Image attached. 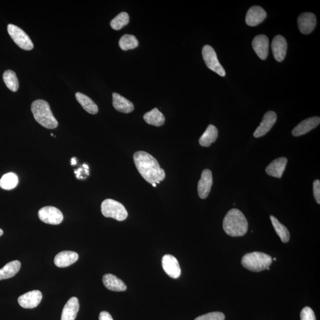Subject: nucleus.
<instances>
[{
    "label": "nucleus",
    "mask_w": 320,
    "mask_h": 320,
    "mask_svg": "<svg viewBox=\"0 0 320 320\" xmlns=\"http://www.w3.org/2000/svg\"><path fill=\"white\" fill-rule=\"evenodd\" d=\"M213 178L210 170L205 169L203 171L201 179L198 185V192L199 198L204 199L208 197L211 192Z\"/></svg>",
    "instance_id": "nucleus-11"
},
{
    "label": "nucleus",
    "mask_w": 320,
    "mask_h": 320,
    "mask_svg": "<svg viewBox=\"0 0 320 320\" xmlns=\"http://www.w3.org/2000/svg\"><path fill=\"white\" fill-rule=\"evenodd\" d=\"M267 17V13L260 6H253L247 12L246 23L250 26H256L262 23Z\"/></svg>",
    "instance_id": "nucleus-14"
},
{
    "label": "nucleus",
    "mask_w": 320,
    "mask_h": 320,
    "mask_svg": "<svg viewBox=\"0 0 320 320\" xmlns=\"http://www.w3.org/2000/svg\"><path fill=\"white\" fill-rule=\"evenodd\" d=\"M272 257L262 252L247 253L243 256L242 264L244 268L252 272H259L266 270L272 264Z\"/></svg>",
    "instance_id": "nucleus-4"
},
{
    "label": "nucleus",
    "mask_w": 320,
    "mask_h": 320,
    "mask_svg": "<svg viewBox=\"0 0 320 320\" xmlns=\"http://www.w3.org/2000/svg\"><path fill=\"white\" fill-rule=\"evenodd\" d=\"M195 320H225V315L221 312H213L198 317Z\"/></svg>",
    "instance_id": "nucleus-32"
},
{
    "label": "nucleus",
    "mask_w": 320,
    "mask_h": 320,
    "mask_svg": "<svg viewBox=\"0 0 320 320\" xmlns=\"http://www.w3.org/2000/svg\"><path fill=\"white\" fill-rule=\"evenodd\" d=\"M9 36L21 49L30 50L33 48V43L24 31L15 25L9 24L7 26Z\"/></svg>",
    "instance_id": "nucleus-6"
},
{
    "label": "nucleus",
    "mask_w": 320,
    "mask_h": 320,
    "mask_svg": "<svg viewBox=\"0 0 320 320\" xmlns=\"http://www.w3.org/2000/svg\"><path fill=\"white\" fill-rule=\"evenodd\" d=\"M18 177L14 173H8L4 174L0 180V188L4 190L13 189L18 185Z\"/></svg>",
    "instance_id": "nucleus-28"
},
{
    "label": "nucleus",
    "mask_w": 320,
    "mask_h": 320,
    "mask_svg": "<svg viewBox=\"0 0 320 320\" xmlns=\"http://www.w3.org/2000/svg\"><path fill=\"white\" fill-rule=\"evenodd\" d=\"M83 167L85 168V169H88V166H87V165L83 164Z\"/></svg>",
    "instance_id": "nucleus-38"
},
{
    "label": "nucleus",
    "mask_w": 320,
    "mask_h": 320,
    "mask_svg": "<svg viewBox=\"0 0 320 320\" xmlns=\"http://www.w3.org/2000/svg\"><path fill=\"white\" fill-rule=\"evenodd\" d=\"M101 213L106 218H112L117 221H122L127 218L128 214L121 203L107 199L101 205Z\"/></svg>",
    "instance_id": "nucleus-5"
},
{
    "label": "nucleus",
    "mask_w": 320,
    "mask_h": 320,
    "mask_svg": "<svg viewBox=\"0 0 320 320\" xmlns=\"http://www.w3.org/2000/svg\"><path fill=\"white\" fill-rule=\"evenodd\" d=\"M75 97L78 102L81 104L82 108L86 112L93 114V115L98 113L99 108H98L97 104L89 97L78 92V93H75Z\"/></svg>",
    "instance_id": "nucleus-25"
},
{
    "label": "nucleus",
    "mask_w": 320,
    "mask_h": 320,
    "mask_svg": "<svg viewBox=\"0 0 320 320\" xmlns=\"http://www.w3.org/2000/svg\"><path fill=\"white\" fill-rule=\"evenodd\" d=\"M162 266L164 271L173 279H177L181 274V269L175 257L172 255H166L162 259Z\"/></svg>",
    "instance_id": "nucleus-13"
},
{
    "label": "nucleus",
    "mask_w": 320,
    "mask_h": 320,
    "mask_svg": "<svg viewBox=\"0 0 320 320\" xmlns=\"http://www.w3.org/2000/svg\"><path fill=\"white\" fill-rule=\"evenodd\" d=\"M274 261H276V260H277V259L274 258Z\"/></svg>",
    "instance_id": "nucleus-41"
},
{
    "label": "nucleus",
    "mask_w": 320,
    "mask_h": 320,
    "mask_svg": "<svg viewBox=\"0 0 320 320\" xmlns=\"http://www.w3.org/2000/svg\"><path fill=\"white\" fill-rule=\"evenodd\" d=\"M34 118L40 125L47 129H55L58 122L53 115L50 106L47 101L43 100L34 101L31 105Z\"/></svg>",
    "instance_id": "nucleus-3"
},
{
    "label": "nucleus",
    "mask_w": 320,
    "mask_h": 320,
    "mask_svg": "<svg viewBox=\"0 0 320 320\" xmlns=\"http://www.w3.org/2000/svg\"><path fill=\"white\" fill-rule=\"evenodd\" d=\"M81 170H82L81 169H79L77 171H75V173L76 174V176H77L78 179L80 178Z\"/></svg>",
    "instance_id": "nucleus-36"
},
{
    "label": "nucleus",
    "mask_w": 320,
    "mask_h": 320,
    "mask_svg": "<svg viewBox=\"0 0 320 320\" xmlns=\"http://www.w3.org/2000/svg\"><path fill=\"white\" fill-rule=\"evenodd\" d=\"M112 96L113 106L118 112L129 113L134 110V104L131 101L121 96V95L113 93Z\"/></svg>",
    "instance_id": "nucleus-21"
},
{
    "label": "nucleus",
    "mask_w": 320,
    "mask_h": 320,
    "mask_svg": "<svg viewBox=\"0 0 320 320\" xmlns=\"http://www.w3.org/2000/svg\"><path fill=\"white\" fill-rule=\"evenodd\" d=\"M38 216L43 223L51 225L61 224L64 219L61 211L53 207L41 208L38 212Z\"/></svg>",
    "instance_id": "nucleus-8"
},
{
    "label": "nucleus",
    "mask_w": 320,
    "mask_h": 320,
    "mask_svg": "<svg viewBox=\"0 0 320 320\" xmlns=\"http://www.w3.org/2000/svg\"><path fill=\"white\" fill-rule=\"evenodd\" d=\"M320 123V118L318 116L312 117L303 120L293 130L292 134L294 137H300L305 135L318 126Z\"/></svg>",
    "instance_id": "nucleus-16"
},
{
    "label": "nucleus",
    "mask_w": 320,
    "mask_h": 320,
    "mask_svg": "<svg viewBox=\"0 0 320 320\" xmlns=\"http://www.w3.org/2000/svg\"><path fill=\"white\" fill-rule=\"evenodd\" d=\"M202 56L209 69L221 77L226 76V71L218 61L217 53L213 47L210 45L204 46L202 49Z\"/></svg>",
    "instance_id": "nucleus-7"
},
{
    "label": "nucleus",
    "mask_w": 320,
    "mask_h": 320,
    "mask_svg": "<svg viewBox=\"0 0 320 320\" xmlns=\"http://www.w3.org/2000/svg\"><path fill=\"white\" fill-rule=\"evenodd\" d=\"M99 320H113V319L108 312H102L100 314Z\"/></svg>",
    "instance_id": "nucleus-35"
},
{
    "label": "nucleus",
    "mask_w": 320,
    "mask_h": 320,
    "mask_svg": "<svg viewBox=\"0 0 320 320\" xmlns=\"http://www.w3.org/2000/svg\"><path fill=\"white\" fill-rule=\"evenodd\" d=\"M42 299L40 291L34 290L30 291L18 298L19 305L24 309H34L39 305Z\"/></svg>",
    "instance_id": "nucleus-9"
},
{
    "label": "nucleus",
    "mask_w": 320,
    "mask_h": 320,
    "mask_svg": "<svg viewBox=\"0 0 320 320\" xmlns=\"http://www.w3.org/2000/svg\"><path fill=\"white\" fill-rule=\"evenodd\" d=\"M119 45L123 50L134 49L137 47L139 45L138 40L137 38L131 34H125L120 38Z\"/></svg>",
    "instance_id": "nucleus-30"
},
{
    "label": "nucleus",
    "mask_w": 320,
    "mask_h": 320,
    "mask_svg": "<svg viewBox=\"0 0 320 320\" xmlns=\"http://www.w3.org/2000/svg\"><path fill=\"white\" fill-rule=\"evenodd\" d=\"M298 24L301 32L303 34L311 33L317 24L316 15L312 12H304L298 18Z\"/></svg>",
    "instance_id": "nucleus-12"
},
{
    "label": "nucleus",
    "mask_w": 320,
    "mask_h": 320,
    "mask_svg": "<svg viewBox=\"0 0 320 320\" xmlns=\"http://www.w3.org/2000/svg\"><path fill=\"white\" fill-rule=\"evenodd\" d=\"M77 253L71 251H63L55 256L54 264L58 268H66L74 264L78 259Z\"/></svg>",
    "instance_id": "nucleus-20"
},
{
    "label": "nucleus",
    "mask_w": 320,
    "mask_h": 320,
    "mask_svg": "<svg viewBox=\"0 0 320 320\" xmlns=\"http://www.w3.org/2000/svg\"><path fill=\"white\" fill-rule=\"evenodd\" d=\"M252 46L260 58L262 60L267 58L269 48V41L267 36L264 34L256 36L253 40Z\"/></svg>",
    "instance_id": "nucleus-17"
},
{
    "label": "nucleus",
    "mask_w": 320,
    "mask_h": 320,
    "mask_svg": "<svg viewBox=\"0 0 320 320\" xmlns=\"http://www.w3.org/2000/svg\"><path fill=\"white\" fill-rule=\"evenodd\" d=\"M6 86L8 89L13 92H16L19 87L18 80L15 72L12 70H7L4 72L2 76Z\"/></svg>",
    "instance_id": "nucleus-29"
},
{
    "label": "nucleus",
    "mask_w": 320,
    "mask_h": 320,
    "mask_svg": "<svg viewBox=\"0 0 320 320\" xmlns=\"http://www.w3.org/2000/svg\"><path fill=\"white\" fill-rule=\"evenodd\" d=\"M270 218L276 233H277L278 236L280 237L282 242L284 243L289 242L290 234L287 228L284 226L283 224H282L278 220L277 218H275L273 215H271Z\"/></svg>",
    "instance_id": "nucleus-27"
},
{
    "label": "nucleus",
    "mask_w": 320,
    "mask_h": 320,
    "mask_svg": "<svg viewBox=\"0 0 320 320\" xmlns=\"http://www.w3.org/2000/svg\"><path fill=\"white\" fill-rule=\"evenodd\" d=\"M129 16L127 12H122L110 21V26L113 29L119 30L129 23Z\"/></svg>",
    "instance_id": "nucleus-31"
},
{
    "label": "nucleus",
    "mask_w": 320,
    "mask_h": 320,
    "mask_svg": "<svg viewBox=\"0 0 320 320\" xmlns=\"http://www.w3.org/2000/svg\"><path fill=\"white\" fill-rule=\"evenodd\" d=\"M20 268L21 263L18 261L8 263L0 269V281L7 280L14 277L20 271Z\"/></svg>",
    "instance_id": "nucleus-24"
},
{
    "label": "nucleus",
    "mask_w": 320,
    "mask_h": 320,
    "mask_svg": "<svg viewBox=\"0 0 320 320\" xmlns=\"http://www.w3.org/2000/svg\"><path fill=\"white\" fill-rule=\"evenodd\" d=\"M134 160L139 174L149 183H159L166 177V173L157 160L147 152H136Z\"/></svg>",
    "instance_id": "nucleus-1"
},
{
    "label": "nucleus",
    "mask_w": 320,
    "mask_h": 320,
    "mask_svg": "<svg viewBox=\"0 0 320 320\" xmlns=\"http://www.w3.org/2000/svg\"><path fill=\"white\" fill-rule=\"evenodd\" d=\"M80 309V304L78 299L72 297L66 303L63 309L61 320H75Z\"/></svg>",
    "instance_id": "nucleus-19"
},
{
    "label": "nucleus",
    "mask_w": 320,
    "mask_h": 320,
    "mask_svg": "<svg viewBox=\"0 0 320 320\" xmlns=\"http://www.w3.org/2000/svg\"><path fill=\"white\" fill-rule=\"evenodd\" d=\"M77 163L76 161L75 158H72L71 159V165H75Z\"/></svg>",
    "instance_id": "nucleus-37"
},
{
    "label": "nucleus",
    "mask_w": 320,
    "mask_h": 320,
    "mask_svg": "<svg viewBox=\"0 0 320 320\" xmlns=\"http://www.w3.org/2000/svg\"><path fill=\"white\" fill-rule=\"evenodd\" d=\"M151 185H153V186H154V187H156L157 186V184L155 183H153V184H151Z\"/></svg>",
    "instance_id": "nucleus-40"
},
{
    "label": "nucleus",
    "mask_w": 320,
    "mask_h": 320,
    "mask_svg": "<svg viewBox=\"0 0 320 320\" xmlns=\"http://www.w3.org/2000/svg\"><path fill=\"white\" fill-rule=\"evenodd\" d=\"M288 43L285 38L281 35L276 36L272 43V49L274 58L278 62H282L286 56Z\"/></svg>",
    "instance_id": "nucleus-15"
},
{
    "label": "nucleus",
    "mask_w": 320,
    "mask_h": 320,
    "mask_svg": "<svg viewBox=\"0 0 320 320\" xmlns=\"http://www.w3.org/2000/svg\"><path fill=\"white\" fill-rule=\"evenodd\" d=\"M51 136H52V137H53V134H51Z\"/></svg>",
    "instance_id": "nucleus-42"
},
{
    "label": "nucleus",
    "mask_w": 320,
    "mask_h": 320,
    "mask_svg": "<svg viewBox=\"0 0 320 320\" xmlns=\"http://www.w3.org/2000/svg\"><path fill=\"white\" fill-rule=\"evenodd\" d=\"M288 159L286 157H280L274 160L266 168V172L268 175L281 179L286 168Z\"/></svg>",
    "instance_id": "nucleus-18"
},
{
    "label": "nucleus",
    "mask_w": 320,
    "mask_h": 320,
    "mask_svg": "<svg viewBox=\"0 0 320 320\" xmlns=\"http://www.w3.org/2000/svg\"><path fill=\"white\" fill-rule=\"evenodd\" d=\"M103 283L107 289L116 291V292H122L127 289L125 284L112 274L104 275L103 277Z\"/></svg>",
    "instance_id": "nucleus-22"
},
{
    "label": "nucleus",
    "mask_w": 320,
    "mask_h": 320,
    "mask_svg": "<svg viewBox=\"0 0 320 320\" xmlns=\"http://www.w3.org/2000/svg\"><path fill=\"white\" fill-rule=\"evenodd\" d=\"M313 193L314 196L317 203L320 204V180H316L313 183Z\"/></svg>",
    "instance_id": "nucleus-34"
},
{
    "label": "nucleus",
    "mask_w": 320,
    "mask_h": 320,
    "mask_svg": "<svg viewBox=\"0 0 320 320\" xmlns=\"http://www.w3.org/2000/svg\"><path fill=\"white\" fill-rule=\"evenodd\" d=\"M218 136V131L213 125H210L208 126L206 131L199 138V144L202 147H209L215 141L217 140Z\"/></svg>",
    "instance_id": "nucleus-23"
},
{
    "label": "nucleus",
    "mask_w": 320,
    "mask_h": 320,
    "mask_svg": "<svg viewBox=\"0 0 320 320\" xmlns=\"http://www.w3.org/2000/svg\"><path fill=\"white\" fill-rule=\"evenodd\" d=\"M277 120V115L273 111H268L265 114L262 121L259 127L256 129L253 134L255 138H260L264 136L270 131L275 124Z\"/></svg>",
    "instance_id": "nucleus-10"
},
{
    "label": "nucleus",
    "mask_w": 320,
    "mask_h": 320,
    "mask_svg": "<svg viewBox=\"0 0 320 320\" xmlns=\"http://www.w3.org/2000/svg\"><path fill=\"white\" fill-rule=\"evenodd\" d=\"M144 119L148 124L155 126L163 125L165 122V117L163 114L157 108H154L145 114Z\"/></svg>",
    "instance_id": "nucleus-26"
},
{
    "label": "nucleus",
    "mask_w": 320,
    "mask_h": 320,
    "mask_svg": "<svg viewBox=\"0 0 320 320\" xmlns=\"http://www.w3.org/2000/svg\"><path fill=\"white\" fill-rule=\"evenodd\" d=\"M248 222L245 215L237 209L228 212L223 221V229L231 237L245 236L248 230Z\"/></svg>",
    "instance_id": "nucleus-2"
},
{
    "label": "nucleus",
    "mask_w": 320,
    "mask_h": 320,
    "mask_svg": "<svg viewBox=\"0 0 320 320\" xmlns=\"http://www.w3.org/2000/svg\"><path fill=\"white\" fill-rule=\"evenodd\" d=\"M301 320H316L315 312L309 307H306L301 312Z\"/></svg>",
    "instance_id": "nucleus-33"
},
{
    "label": "nucleus",
    "mask_w": 320,
    "mask_h": 320,
    "mask_svg": "<svg viewBox=\"0 0 320 320\" xmlns=\"http://www.w3.org/2000/svg\"><path fill=\"white\" fill-rule=\"evenodd\" d=\"M3 234V231L1 229H0V236H2Z\"/></svg>",
    "instance_id": "nucleus-39"
}]
</instances>
